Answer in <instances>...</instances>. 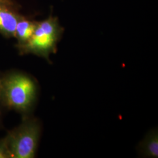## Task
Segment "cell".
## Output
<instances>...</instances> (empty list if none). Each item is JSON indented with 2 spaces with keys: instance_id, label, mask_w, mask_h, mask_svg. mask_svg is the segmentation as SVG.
Masks as SVG:
<instances>
[{
  "instance_id": "6da1fadb",
  "label": "cell",
  "mask_w": 158,
  "mask_h": 158,
  "mask_svg": "<svg viewBox=\"0 0 158 158\" xmlns=\"http://www.w3.org/2000/svg\"><path fill=\"white\" fill-rule=\"evenodd\" d=\"M37 86L33 79L19 72L0 77V104L19 113H28L36 100Z\"/></svg>"
},
{
  "instance_id": "3957f363",
  "label": "cell",
  "mask_w": 158,
  "mask_h": 158,
  "mask_svg": "<svg viewBox=\"0 0 158 158\" xmlns=\"http://www.w3.org/2000/svg\"><path fill=\"white\" fill-rule=\"evenodd\" d=\"M40 127L36 119L26 118L6 136L12 158L35 157L40 139Z\"/></svg>"
},
{
  "instance_id": "ba28073f",
  "label": "cell",
  "mask_w": 158,
  "mask_h": 158,
  "mask_svg": "<svg viewBox=\"0 0 158 158\" xmlns=\"http://www.w3.org/2000/svg\"><path fill=\"white\" fill-rule=\"evenodd\" d=\"M0 3H6L13 5H17L14 0H0Z\"/></svg>"
},
{
  "instance_id": "277c9868",
  "label": "cell",
  "mask_w": 158,
  "mask_h": 158,
  "mask_svg": "<svg viewBox=\"0 0 158 158\" xmlns=\"http://www.w3.org/2000/svg\"><path fill=\"white\" fill-rule=\"evenodd\" d=\"M18 6L0 3V34L4 37H14L17 23L22 17Z\"/></svg>"
},
{
  "instance_id": "9c48e42d",
  "label": "cell",
  "mask_w": 158,
  "mask_h": 158,
  "mask_svg": "<svg viewBox=\"0 0 158 158\" xmlns=\"http://www.w3.org/2000/svg\"><path fill=\"white\" fill-rule=\"evenodd\" d=\"M0 77H1V76H0Z\"/></svg>"
},
{
  "instance_id": "7a4b0ae2",
  "label": "cell",
  "mask_w": 158,
  "mask_h": 158,
  "mask_svg": "<svg viewBox=\"0 0 158 158\" xmlns=\"http://www.w3.org/2000/svg\"><path fill=\"white\" fill-rule=\"evenodd\" d=\"M63 32L64 28L60 25L57 17L51 14L45 20L37 22L31 39L25 44L17 48L23 55L31 53L49 61V55L57 52V45Z\"/></svg>"
},
{
  "instance_id": "5b68a950",
  "label": "cell",
  "mask_w": 158,
  "mask_h": 158,
  "mask_svg": "<svg viewBox=\"0 0 158 158\" xmlns=\"http://www.w3.org/2000/svg\"><path fill=\"white\" fill-rule=\"evenodd\" d=\"M37 21L22 16L17 23L14 38L18 41L17 47L25 44L31 39L36 26Z\"/></svg>"
},
{
  "instance_id": "52a82bcc",
  "label": "cell",
  "mask_w": 158,
  "mask_h": 158,
  "mask_svg": "<svg viewBox=\"0 0 158 158\" xmlns=\"http://www.w3.org/2000/svg\"><path fill=\"white\" fill-rule=\"evenodd\" d=\"M11 158L6 138L0 140V158Z\"/></svg>"
},
{
  "instance_id": "8992f818",
  "label": "cell",
  "mask_w": 158,
  "mask_h": 158,
  "mask_svg": "<svg viewBox=\"0 0 158 158\" xmlns=\"http://www.w3.org/2000/svg\"><path fill=\"white\" fill-rule=\"evenodd\" d=\"M143 155L149 158L158 157V135L157 131L150 133L141 146Z\"/></svg>"
}]
</instances>
